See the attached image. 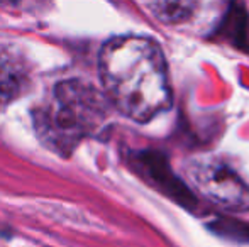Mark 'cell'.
<instances>
[{
	"mask_svg": "<svg viewBox=\"0 0 249 247\" xmlns=\"http://www.w3.org/2000/svg\"><path fill=\"white\" fill-rule=\"evenodd\" d=\"M99 73L112 103L136 122H148L171 107L166 60L149 37L119 36L105 43Z\"/></svg>",
	"mask_w": 249,
	"mask_h": 247,
	"instance_id": "cell-1",
	"label": "cell"
},
{
	"mask_svg": "<svg viewBox=\"0 0 249 247\" xmlns=\"http://www.w3.org/2000/svg\"><path fill=\"white\" fill-rule=\"evenodd\" d=\"M185 175L200 195L224 210L249 212V183L222 158L194 156L185 163Z\"/></svg>",
	"mask_w": 249,
	"mask_h": 247,
	"instance_id": "cell-2",
	"label": "cell"
},
{
	"mask_svg": "<svg viewBox=\"0 0 249 247\" xmlns=\"http://www.w3.org/2000/svg\"><path fill=\"white\" fill-rule=\"evenodd\" d=\"M93 97L80 83H59L54 90V103L39 125L46 127L51 141L59 146L71 144L92 127Z\"/></svg>",
	"mask_w": 249,
	"mask_h": 247,
	"instance_id": "cell-3",
	"label": "cell"
},
{
	"mask_svg": "<svg viewBox=\"0 0 249 247\" xmlns=\"http://www.w3.org/2000/svg\"><path fill=\"white\" fill-rule=\"evenodd\" d=\"M138 166L141 173L158 190L166 193L171 200L187 208L197 207V198L180 178L173 173L168 159L158 151H142L138 154Z\"/></svg>",
	"mask_w": 249,
	"mask_h": 247,
	"instance_id": "cell-4",
	"label": "cell"
},
{
	"mask_svg": "<svg viewBox=\"0 0 249 247\" xmlns=\"http://www.w3.org/2000/svg\"><path fill=\"white\" fill-rule=\"evenodd\" d=\"M27 75L22 63L10 53H0V105H7L24 92Z\"/></svg>",
	"mask_w": 249,
	"mask_h": 247,
	"instance_id": "cell-5",
	"label": "cell"
},
{
	"mask_svg": "<svg viewBox=\"0 0 249 247\" xmlns=\"http://www.w3.org/2000/svg\"><path fill=\"white\" fill-rule=\"evenodd\" d=\"M220 34L236 46H248L249 41V17L241 5H231V10L220 24Z\"/></svg>",
	"mask_w": 249,
	"mask_h": 247,
	"instance_id": "cell-6",
	"label": "cell"
},
{
	"mask_svg": "<svg viewBox=\"0 0 249 247\" xmlns=\"http://www.w3.org/2000/svg\"><path fill=\"white\" fill-rule=\"evenodd\" d=\"M195 2L178 0V2H153L149 3V10L158 20L163 24H183L192 19L195 12Z\"/></svg>",
	"mask_w": 249,
	"mask_h": 247,
	"instance_id": "cell-7",
	"label": "cell"
},
{
	"mask_svg": "<svg viewBox=\"0 0 249 247\" xmlns=\"http://www.w3.org/2000/svg\"><path fill=\"white\" fill-rule=\"evenodd\" d=\"M210 227L219 232V234L229 235L231 239H236V241H246V239L249 241V227L246 224H241L237 220H229V218L220 220L219 218Z\"/></svg>",
	"mask_w": 249,
	"mask_h": 247,
	"instance_id": "cell-8",
	"label": "cell"
}]
</instances>
